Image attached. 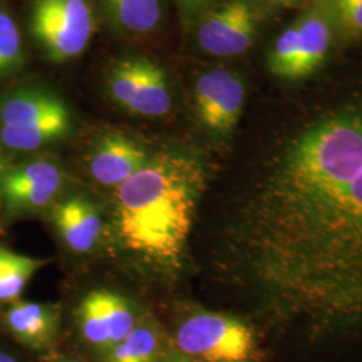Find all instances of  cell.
<instances>
[{
  "instance_id": "6da1fadb",
  "label": "cell",
  "mask_w": 362,
  "mask_h": 362,
  "mask_svg": "<svg viewBox=\"0 0 362 362\" xmlns=\"http://www.w3.org/2000/svg\"><path fill=\"white\" fill-rule=\"evenodd\" d=\"M251 270L278 324L362 327V137L311 124L287 144L252 209Z\"/></svg>"
},
{
  "instance_id": "7a4b0ae2",
  "label": "cell",
  "mask_w": 362,
  "mask_h": 362,
  "mask_svg": "<svg viewBox=\"0 0 362 362\" xmlns=\"http://www.w3.org/2000/svg\"><path fill=\"white\" fill-rule=\"evenodd\" d=\"M204 187V169L188 156L161 153L117 187V230L136 254L180 258Z\"/></svg>"
},
{
  "instance_id": "3957f363",
  "label": "cell",
  "mask_w": 362,
  "mask_h": 362,
  "mask_svg": "<svg viewBox=\"0 0 362 362\" xmlns=\"http://www.w3.org/2000/svg\"><path fill=\"white\" fill-rule=\"evenodd\" d=\"M70 128L67 106L52 93L21 91L0 105V141L8 149H38L65 137Z\"/></svg>"
},
{
  "instance_id": "277c9868",
  "label": "cell",
  "mask_w": 362,
  "mask_h": 362,
  "mask_svg": "<svg viewBox=\"0 0 362 362\" xmlns=\"http://www.w3.org/2000/svg\"><path fill=\"white\" fill-rule=\"evenodd\" d=\"M176 346L185 357L200 362H255L258 341L245 321L216 311H197L181 322Z\"/></svg>"
},
{
  "instance_id": "5b68a950",
  "label": "cell",
  "mask_w": 362,
  "mask_h": 362,
  "mask_svg": "<svg viewBox=\"0 0 362 362\" xmlns=\"http://www.w3.org/2000/svg\"><path fill=\"white\" fill-rule=\"evenodd\" d=\"M30 27L52 62L64 64L86 50L95 16L90 0H34Z\"/></svg>"
},
{
  "instance_id": "8992f818",
  "label": "cell",
  "mask_w": 362,
  "mask_h": 362,
  "mask_svg": "<svg viewBox=\"0 0 362 362\" xmlns=\"http://www.w3.org/2000/svg\"><path fill=\"white\" fill-rule=\"evenodd\" d=\"M109 95L137 116L163 117L172 109V94L164 69L146 57H125L106 74Z\"/></svg>"
},
{
  "instance_id": "52a82bcc",
  "label": "cell",
  "mask_w": 362,
  "mask_h": 362,
  "mask_svg": "<svg viewBox=\"0 0 362 362\" xmlns=\"http://www.w3.org/2000/svg\"><path fill=\"white\" fill-rule=\"evenodd\" d=\"M262 16L251 0H227L204 13L196 30V42L214 57L246 52L258 35Z\"/></svg>"
},
{
  "instance_id": "ba28073f",
  "label": "cell",
  "mask_w": 362,
  "mask_h": 362,
  "mask_svg": "<svg viewBox=\"0 0 362 362\" xmlns=\"http://www.w3.org/2000/svg\"><path fill=\"white\" fill-rule=\"evenodd\" d=\"M194 109L200 124L211 134L228 136L242 116L246 85L228 69H211L194 83Z\"/></svg>"
},
{
  "instance_id": "9c48e42d",
  "label": "cell",
  "mask_w": 362,
  "mask_h": 362,
  "mask_svg": "<svg viewBox=\"0 0 362 362\" xmlns=\"http://www.w3.org/2000/svg\"><path fill=\"white\" fill-rule=\"evenodd\" d=\"M77 320L83 339L104 354L137 326L129 303L106 290L91 291L82 299Z\"/></svg>"
},
{
  "instance_id": "30bf717a",
  "label": "cell",
  "mask_w": 362,
  "mask_h": 362,
  "mask_svg": "<svg viewBox=\"0 0 362 362\" xmlns=\"http://www.w3.org/2000/svg\"><path fill=\"white\" fill-rule=\"evenodd\" d=\"M62 185V170L49 160H35L0 173V194L13 212L49 206Z\"/></svg>"
},
{
  "instance_id": "8fae6325",
  "label": "cell",
  "mask_w": 362,
  "mask_h": 362,
  "mask_svg": "<svg viewBox=\"0 0 362 362\" xmlns=\"http://www.w3.org/2000/svg\"><path fill=\"white\" fill-rule=\"evenodd\" d=\"M297 62L293 79L313 74L324 64L336 33L332 18L321 0H314L310 8L297 21Z\"/></svg>"
},
{
  "instance_id": "7c38bea8",
  "label": "cell",
  "mask_w": 362,
  "mask_h": 362,
  "mask_svg": "<svg viewBox=\"0 0 362 362\" xmlns=\"http://www.w3.org/2000/svg\"><path fill=\"white\" fill-rule=\"evenodd\" d=\"M148 160L139 144L121 134H110L98 143L91 155V176L103 185L117 188L143 168Z\"/></svg>"
},
{
  "instance_id": "4fadbf2b",
  "label": "cell",
  "mask_w": 362,
  "mask_h": 362,
  "mask_svg": "<svg viewBox=\"0 0 362 362\" xmlns=\"http://www.w3.org/2000/svg\"><path fill=\"white\" fill-rule=\"evenodd\" d=\"M4 322L23 345L31 349H46L58 334L59 313L50 305L16 300L6 313Z\"/></svg>"
},
{
  "instance_id": "5bb4252c",
  "label": "cell",
  "mask_w": 362,
  "mask_h": 362,
  "mask_svg": "<svg viewBox=\"0 0 362 362\" xmlns=\"http://www.w3.org/2000/svg\"><path fill=\"white\" fill-rule=\"evenodd\" d=\"M54 221L66 246L76 252H88L95 246L103 221L88 200L73 197L54 208Z\"/></svg>"
},
{
  "instance_id": "9a60e30c",
  "label": "cell",
  "mask_w": 362,
  "mask_h": 362,
  "mask_svg": "<svg viewBox=\"0 0 362 362\" xmlns=\"http://www.w3.org/2000/svg\"><path fill=\"white\" fill-rule=\"evenodd\" d=\"M110 23L125 35L145 37L163 22V0H100Z\"/></svg>"
},
{
  "instance_id": "2e32d148",
  "label": "cell",
  "mask_w": 362,
  "mask_h": 362,
  "mask_svg": "<svg viewBox=\"0 0 362 362\" xmlns=\"http://www.w3.org/2000/svg\"><path fill=\"white\" fill-rule=\"evenodd\" d=\"M45 260L16 254L0 246V303H13L21 297Z\"/></svg>"
},
{
  "instance_id": "e0dca14e",
  "label": "cell",
  "mask_w": 362,
  "mask_h": 362,
  "mask_svg": "<svg viewBox=\"0 0 362 362\" xmlns=\"http://www.w3.org/2000/svg\"><path fill=\"white\" fill-rule=\"evenodd\" d=\"M160 334L153 326L137 325L128 336L105 353V362H157Z\"/></svg>"
},
{
  "instance_id": "ac0fdd59",
  "label": "cell",
  "mask_w": 362,
  "mask_h": 362,
  "mask_svg": "<svg viewBox=\"0 0 362 362\" xmlns=\"http://www.w3.org/2000/svg\"><path fill=\"white\" fill-rule=\"evenodd\" d=\"M23 64L19 27L6 8L0 7V78L10 76Z\"/></svg>"
},
{
  "instance_id": "d6986e66",
  "label": "cell",
  "mask_w": 362,
  "mask_h": 362,
  "mask_svg": "<svg viewBox=\"0 0 362 362\" xmlns=\"http://www.w3.org/2000/svg\"><path fill=\"white\" fill-rule=\"evenodd\" d=\"M336 33L345 39L362 38V0H321Z\"/></svg>"
},
{
  "instance_id": "ffe728a7",
  "label": "cell",
  "mask_w": 362,
  "mask_h": 362,
  "mask_svg": "<svg viewBox=\"0 0 362 362\" xmlns=\"http://www.w3.org/2000/svg\"><path fill=\"white\" fill-rule=\"evenodd\" d=\"M297 25L294 22L274 42L267 55V66L274 76L293 79L297 62Z\"/></svg>"
},
{
  "instance_id": "44dd1931",
  "label": "cell",
  "mask_w": 362,
  "mask_h": 362,
  "mask_svg": "<svg viewBox=\"0 0 362 362\" xmlns=\"http://www.w3.org/2000/svg\"><path fill=\"white\" fill-rule=\"evenodd\" d=\"M211 0H179V4L185 15H194L199 10L204 8Z\"/></svg>"
},
{
  "instance_id": "7402d4cb",
  "label": "cell",
  "mask_w": 362,
  "mask_h": 362,
  "mask_svg": "<svg viewBox=\"0 0 362 362\" xmlns=\"http://www.w3.org/2000/svg\"><path fill=\"white\" fill-rule=\"evenodd\" d=\"M157 362H194L185 357V356H169V357H160Z\"/></svg>"
},
{
  "instance_id": "603a6c76",
  "label": "cell",
  "mask_w": 362,
  "mask_h": 362,
  "mask_svg": "<svg viewBox=\"0 0 362 362\" xmlns=\"http://www.w3.org/2000/svg\"><path fill=\"white\" fill-rule=\"evenodd\" d=\"M0 362H19L13 354L4 351V350H0Z\"/></svg>"
},
{
  "instance_id": "cb8c5ba5",
  "label": "cell",
  "mask_w": 362,
  "mask_h": 362,
  "mask_svg": "<svg viewBox=\"0 0 362 362\" xmlns=\"http://www.w3.org/2000/svg\"><path fill=\"white\" fill-rule=\"evenodd\" d=\"M272 1L276 3V4H281V6H296L303 0H272Z\"/></svg>"
},
{
  "instance_id": "d4e9b609",
  "label": "cell",
  "mask_w": 362,
  "mask_h": 362,
  "mask_svg": "<svg viewBox=\"0 0 362 362\" xmlns=\"http://www.w3.org/2000/svg\"><path fill=\"white\" fill-rule=\"evenodd\" d=\"M58 362H82V361H78V360H61V361Z\"/></svg>"
}]
</instances>
